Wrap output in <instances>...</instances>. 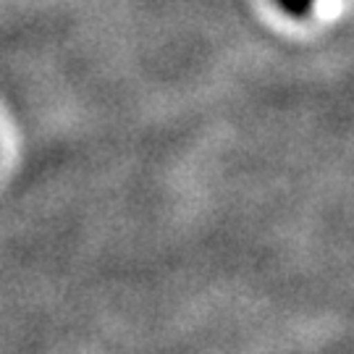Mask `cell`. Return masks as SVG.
I'll list each match as a JSON object with an SVG mask.
<instances>
[{
  "label": "cell",
  "instance_id": "6da1fadb",
  "mask_svg": "<svg viewBox=\"0 0 354 354\" xmlns=\"http://www.w3.org/2000/svg\"><path fill=\"white\" fill-rule=\"evenodd\" d=\"M279 6L289 16H294V19H302V16H307V13L313 11L315 0H279Z\"/></svg>",
  "mask_w": 354,
  "mask_h": 354
}]
</instances>
